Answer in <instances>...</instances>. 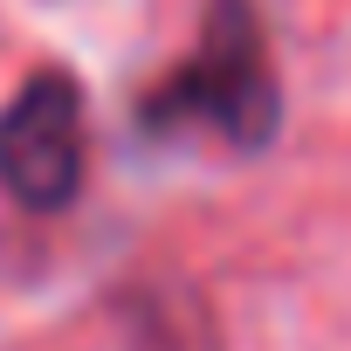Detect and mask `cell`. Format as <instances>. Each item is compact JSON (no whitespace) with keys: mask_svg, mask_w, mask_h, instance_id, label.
Instances as JSON below:
<instances>
[{"mask_svg":"<svg viewBox=\"0 0 351 351\" xmlns=\"http://www.w3.org/2000/svg\"><path fill=\"white\" fill-rule=\"evenodd\" d=\"M90 172V104L69 69H35L0 104V193L21 214H62Z\"/></svg>","mask_w":351,"mask_h":351,"instance_id":"2","label":"cell"},{"mask_svg":"<svg viewBox=\"0 0 351 351\" xmlns=\"http://www.w3.org/2000/svg\"><path fill=\"white\" fill-rule=\"evenodd\" d=\"M138 131L152 138H221L234 152H269L282 131V83L269 69V35L255 0H207L193 56L138 97Z\"/></svg>","mask_w":351,"mask_h":351,"instance_id":"1","label":"cell"}]
</instances>
